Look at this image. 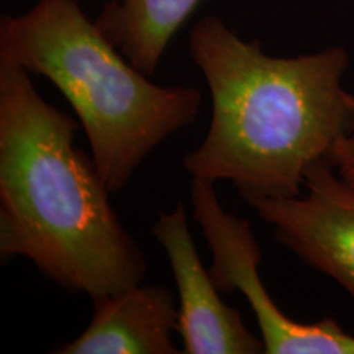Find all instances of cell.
<instances>
[{"label":"cell","instance_id":"cell-1","mask_svg":"<svg viewBox=\"0 0 354 354\" xmlns=\"http://www.w3.org/2000/svg\"><path fill=\"white\" fill-rule=\"evenodd\" d=\"M187 43L209 86L212 118L202 143L183 158L184 169L228 180L251 207L300 196L308 167L354 133V94L343 87L349 53L266 55L216 15L198 20Z\"/></svg>","mask_w":354,"mask_h":354},{"label":"cell","instance_id":"cell-8","mask_svg":"<svg viewBox=\"0 0 354 354\" xmlns=\"http://www.w3.org/2000/svg\"><path fill=\"white\" fill-rule=\"evenodd\" d=\"M201 0H107L95 17L102 33L151 77L172 37Z\"/></svg>","mask_w":354,"mask_h":354},{"label":"cell","instance_id":"cell-6","mask_svg":"<svg viewBox=\"0 0 354 354\" xmlns=\"http://www.w3.org/2000/svg\"><path fill=\"white\" fill-rule=\"evenodd\" d=\"M165 250L179 294V325L185 354H261L263 339L243 322L241 313L221 300L210 269L203 268L189 230L183 201L159 212L151 228Z\"/></svg>","mask_w":354,"mask_h":354},{"label":"cell","instance_id":"cell-9","mask_svg":"<svg viewBox=\"0 0 354 354\" xmlns=\"http://www.w3.org/2000/svg\"><path fill=\"white\" fill-rule=\"evenodd\" d=\"M326 161L344 183L354 185V133L344 136L333 146Z\"/></svg>","mask_w":354,"mask_h":354},{"label":"cell","instance_id":"cell-7","mask_svg":"<svg viewBox=\"0 0 354 354\" xmlns=\"http://www.w3.org/2000/svg\"><path fill=\"white\" fill-rule=\"evenodd\" d=\"M94 317L73 342L56 354H177L172 342L179 305L171 289L138 284L92 299Z\"/></svg>","mask_w":354,"mask_h":354},{"label":"cell","instance_id":"cell-5","mask_svg":"<svg viewBox=\"0 0 354 354\" xmlns=\"http://www.w3.org/2000/svg\"><path fill=\"white\" fill-rule=\"evenodd\" d=\"M305 194L253 205L274 238L305 264L333 279L354 302V185L326 159L308 167Z\"/></svg>","mask_w":354,"mask_h":354},{"label":"cell","instance_id":"cell-2","mask_svg":"<svg viewBox=\"0 0 354 354\" xmlns=\"http://www.w3.org/2000/svg\"><path fill=\"white\" fill-rule=\"evenodd\" d=\"M77 127L28 71L0 57V261L25 258L97 299L143 284L148 264L92 154L74 146Z\"/></svg>","mask_w":354,"mask_h":354},{"label":"cell","instance_id":"cell-3","mask_svg":"<svg viewBox=\"0 0 354 354\" xmlns=\"http://www.w3.org/2000/svg\"><path fill=\"white\" fill-rule=\"evenodd\" d=\"M0 57L48 79L64 95L112 194L125 190L145 159L201 115L197 87L154 84L79 0H38L21 15H2Z\"/></svg>","mask_w":354,"mask_h":354},{"label":"cell","instance_id":"cell-4","mask_svg":"<svg viewBox=\"0 0 354 354\" xmlns=\"http://www.w3.org/2000/svg\"><path fill=\"white\" fill-rule=\"evenodd\" d=\"M194 220L212 251L210 274L221 294L240 290L258 322L266 354H354V335L336 318L302 323L277 307L259 277L263 251L250 220L221 207L215 183L190 180Z\"/></svg>","mask_w":354,"mask_h":354}]
</instances>
